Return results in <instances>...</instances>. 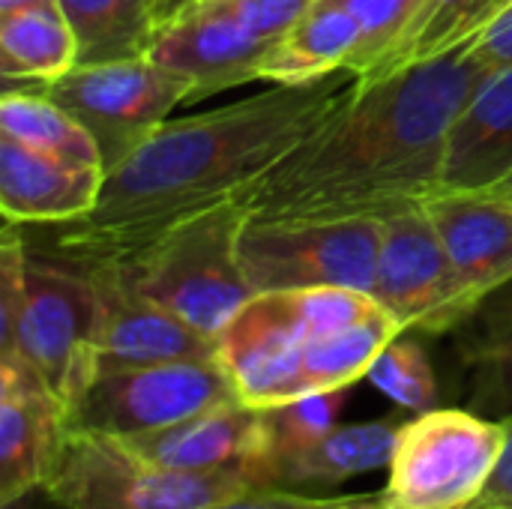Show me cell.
Segmentation results:
<instances>
[{"label":"cell","instance_id":"5b68a950","mask_svg":"<svg viewBox=\"0 0 512 509\" xmlns=\"http://www.w3.org/2000/svg\"><path fill=\"white\" fill-rule=\"evenodd\" d=\"M243 225L246 210L240 201H225L168 225L141 249L99 264H108L141 297L159 303L198 333L219 339L255 297L240 267Z\"/></svg>","mask_w":512,"mask_h":509},{"label":"cell","instance_id":"603a6c76","mask_svg":"<svg viewBox=\"0 0 512 509\" xmlns=\"http://www.w3.org/2000/svg\"><path fill=\"white\" fill-rule=\"evenodd\" d=\"M78 66V42L60 9L0 15V75L21 84H51Z\"/></svg>","mask_w":512,"mask_h":509},{"label":"cell","instance_id":"277c9868","mask_svg":"<svg viewBox=\"0 0 512 509\" xmlns=\"http://www.w3.org/2000/svg\"><path fill=\"white\" fill-rule=\"evenodd\" d=\"M99 300L84 267L27 246L6 222L0 240V354H18L66 408L96 375L93 336Z\"/></svg>","mask_w":512,"mask_h":509},{"label":"cell","instance_id":"8fae6325","mask_svg":"<svg viewBox=\"0 0 512 509\" xmlns=\"http://www.w3.org/2000/svg\"><path fill=\"white\" fill-rule=\"evenodd\" d=\"M372 297L402 324L432 336L450 333L477 303L459 279L423 204L381 219Z\"/></svg>","mask_w":512,"mask_h":509},{"label":"cell","instance_id":"52a82bcc","mask_svg":"<svg viewBox=\"0 0 512 509\" xmlns=\"http://www.w3.org/2000/svg\"><path fill=\"white\" fill-rule=\"evenodd\" d=\"M507 447V423L468 408H432L399 426L384 509H468Z\"/></svg>","mask_w":512,"mask_h":509},{"label":"cell","instance_id":"3957f363","mask_svg":"<svg viewBox=\"0 0 512 509\" xmlns=\"http://www.w3.org/2000/svg\"><path fill=\"white\" fill-rule=\"evenodd\" d=\"M399 333L402 324L366 291L294 288L255 294L216 342L240 399L270 408L348 390Z\"/></svg>","mask_w":512,"mask_h":509},{"label":"cell","instance_id":"7402d4cb","mask_svg":"<svg viewBox=\"0 0 512 509\" xmlns=\"http://www.w3.org/2000/svg\"><path fill=\"white\" fill-rule=\"evenodd\" d=\"M510 6L512 0H426L411 21L402 45L369 81L387 78L414 63H429L453 51L474 48Z\"/></svg>","mask_w":512,"mask_h":509},{"label":"cell","instance_id":"4316f807","mask_svg":"<svg viewBox=\"0 0 512 509\" xmlns=\"http://www.w3.org/2000/svg\"><path fill=\"white\" fill-rule=\"evenodd\" d=\"M366 381H372L390 402L411 414L438 408V378L420 342L408 339V330L390 339L372 360Z\"/></svg>","mask_w":512,"mask_h":509},{"label":"cell","instance_id":"484cf974","mask_svg":"<svg viewBox=\"0 0 512 509\" xmlns=\"http://www.w3.org/2000/svg\"><path fill=\"white\" fill-rule=\"evenodd\" d=\"M345 393L348 390H330V393H315L294 402L261 408V435H264V453L258 465L261 486H270V471L282 459L312 447L315 441H321L327 432L339 426Z\"/></svg>","mask_w":512,"mask_h":509},{"label":"cell","instance_id":"f1b7e54d","mask_svg":"<svg viewBox=\"0 0 512 509\" xmlns=\"http://www.w3.org/2000/svg\"><path fill=\"white\" fill-rule=\"evenodd\" d=\"M207 3H216L234 12L255 36L282 39L312 9L315 0H207Z\"/></svg>","mask_w":512,"mask_h":509},{"label":"cell","instance_id":"83f0119b","mask_svg":"<svg viewBox=\"0 0 512 509\" xmlns=\"http://www.w3.org/2000/svg\"><path fill=\"white\" fill-rule=\"evenodd\" d=\"M336 3H342L363 27V39L351 63V72H357L360 81H369L402 45L411 21L417 18L426 0H336Z\"/></svg>","mask_w":512,"mask_h":509},{"label":"cell","instance_id":"30bf717a","mask_svg":"<svg viewBox=\"0 0 512 509\" xmlns=\"http://www.w3.org/2000/svg\"><path fill=\"white\" fill-rule=\"evenodd\" d=\"M237 399L240 393L219 360L108 369L96 372L72 405L69 429L132 438Z\"/></svg>","mask_w":512,"mask_h":509},{"label":"cell","instance_id":"cb8c5ba5","mask_svg":"<svg viewBox=\"0 0 512 509\" xmlns=\"http://www.w3.org/2000/svg\"><path fill=\"white\" fill-rule=\"evenodd\" d=\"M78 42V66L147 57L156 18L153 0H57Z\"/></svg>","mask_w":512,"mask_h":509},{"label":"cell","instance_id":"4dcf8cb0","mask_svg":"<svg viewBox=\"0 0 512 509\" xmlns=\"http://www.w3.org/2000/svg\"><path fill=\"white\" fill-rule=\"evenodd\" d=\"M474 54L492 69H512V6L486 30V36L474 45Z\"/></svg>","mask_w":512,"mask_h":509},{"label":"cell","instance_id":"7c38bea8","mask_svg":"<svg viewBox=\"0 0 512 509\" xmlns=\"http://www.w3.org/2000/svg\"><path fill=\"white\" fill-rule=\"evenodd\" d=\"M93 279L99 318L93 336L96 372L126 366H156L180 360H219V342L198 333L159 303L141 297L108 264L72 261Z\"/></svg>","mask_w":512,"mask_h":509},{"label":"cell","instance_id":"d590c367","mask_svg":"<svg viewBox=\"0 0 512 509\" xmlns=\"http://www.w3.org/2000/svg\"><path fill=\"white\" fill-rule=\"evenodd\" d=\"M501 192H507V195H510V198H512V186H507V189H501Z\"/></svg>","mask_w":512,"mask_h":509},{"label":"cell","instance_id":"d6a6232c","mask_svg":"<svg viewBox=\"0 0 512 509\" xmlns=\"http://www.w3.org/2000/svg\"><path fill=\"white\" fill-rule=\"evenodd\" d=\"M201 0H153V18H156V30H162L165 24L183 18L192 6H198Z\"/></svg>","mask_w":512,"mask_h":509},{"label":"cell","instance_id":"ac0fdd59","mask_svg":"<svg viewBox=\"0 0 512 509\" xmlns=\"http://www.w3.org/2000/svg\"><path fill=\"white\" fill-rule=\"evenodd\" d=\"M474 300L512 279V198L507 192H435L423 201Z\"/></svg>","mask_w":512,"mask_h":509},{"label":"cell","instance_id":"ffe728a7","mask_svg":"<svg viewBox=\"0 0 512 509\" xmlns=\"http://www.w3.org/2000/svg\"><path fill=\"white\" fill-rule=\"evenodd\" d=\"M399 426L393 420H372L357 426H336L312 447L282 459L270 471V486L279 489H327L345 480L363 477L378 468H390Z\"/></svg>","mask_w":512,"mask_h":509},{"label":"cell","instance_id":"4fadbf2b","mask_svg":"<svg viewBox=\"0 0 512 509\" xmlns=\"http://www.w3.org/2000/svg\"><path fill=\"white\" fill-rule=\"evenodd\" d=\"M66 432V408L33 366L0 354V504L45 489Z\"/></svg>","mask_w":512,"mask_h":509},{"label":"cell","instance_id":"6da1fadb","mask_svg":"<svg viewBox=\"0 0 512 509\" xmlns=\"http://www.w3.org/2000/svg\"><path fill=\"white\" fill-rule=\"evenodd\" d=\"M357 87L360 75L339 69L309 84H273L258 96L168 120L105 174L87 216L48 225L51 237L24 231V240L30 249L66 261L129 255L168 225L237 201Z\"/></svg>","mask_w":512,"mask_h":509},{"label":"cell","instance_id":"e0dca14e","mask_svg":"<svg viewBox=\"0 0 512 509\" xmlns=\"http://www.w3.org/2000/svg\"><path fill=\"white\" fill-rule=\"evenodd\" d=\"M105 171L72 165L0 135V210L15 225H66L87 216L102 192Z\"/></svg>","mask_w":512,"mask_h":509},{"label":"cell","instance_id":"d6986e66","mask_svg":"<svg viewBox=\"0 0 512 509\" xmlns=\"http://www.w3.org/2000/svg\"><path fill=\"white\" fill-rule=\"evenodd\" d=\"M447 336L465 408L498 423L512 420V279L483 294Z\"/></svg>","mask_w":512,"mask_h":509},{"label":"cell","instance_id":"8d00e7d4","mask_svg":"<svg viewBox=\"0 0 512 509\" xmlns=\"http://www.w3.org/2000/svg\"><path fill=\"white\" fill-rule=\"evenodd\" d=\"M201 3H207V0H201ZM192 9H195V6H192Z\"/></svg>","mask_w":512,"mask_h":509},{"label":"cell","instance_id":"74e56055","mask_svg":"<svg viewBox=\"0 0 512 509\" xmlns=\"http://www.w3.org/2000/svg\"><path fill=\"white\" fill-rule=\"evenodd\" d=\"M510 186H512V183H510Z\"/></svg>","mask_w":512,"mask_h":509},{"label":"cell","instance_id":"5bb4252c","mask_svg":"<svg viewBox=\"0 0 512 509\" xmlns=\"http://www.w3.org/2000/svg\"><path fill=\"white\" fill-rule=\"evenodd\" d=\"M276 42L279 39L255 36L225 6L201 3L156 30L147 57L186 75L195 84V99H204L210 93L261 81V69Z\"/></svg>","mask_w":512,"mask_h":509},{"label":"cell","instance_id":"ba28073f","mask_svg":"<svg viewBox=\"0 0 512 509\" xmlns=\"http://www.w3.org/2000/svg\"><path fill=\"white\" fill-rule=\"evenodd\" d=\"M33 87L90 132L105 174L165 126L177 105L195 99V84L186 75L150 57L75 66L63 78Z\"/></svg>","mask_w":512,"mask_h":509},{"label":"cell","instance_id":"e575fe53","mask_svg":"<svg viewBox=\"0 0 512 509\" xmlns=\"http://www.w3.org/2000/svg\"><path fill=\"white\" fill-rule=\"evenodd\" d=\"M348 509H384V504H381V495H372V498H366L363 504H357V507H348Z\"/></svg>","mask_w":512,"mask_h":509},{"label":"cell","instance_id":"9a60e30c","mask_svg":"<svg viewBox=\"0 0 512 509\" xmlns=\"http://www.w3.org/2000/svg\"><path fill=\"white\" fill-rule=\"evenodd\" d=\"M138 456L171 471H246L258 483V465L264 453L261 408L243 399L201 411L168 429L123 438ZM261 486V483H258Z\"/></svg>","mask_w":512,"mask_h":509},{"label":"cell","instance_id":"1f68e13d","mask_svg":"<svg viewBox=\"0 0 512 509\" xmlns=\"http://www.w3.org/2000/svg\"><path fill=\"white\" fill-rule=\"evenodd\" d=\"M468 509H512V420H507V447L486 486V492Z\"/></svg>","mask_w":512,"mask_h":509},{"label":"cell","instance_id":"7a4b0ae2","mask_svg":"<svg viewBox=\"0 0 512 509\" xmlns=\"http://www.w3.org/2000/svg\"><path fill=\"white\" fill-rule=\"evenodd\" d=\"M492 69L474 48L360 84L240 192L246 219H384L441 189L447 132Z\"/></svg>","mask_w":512,"mask_h":509},{"label":"cell","instance_id":"f546056e","mask_svg":"<svg viewBox=\"0 0 512 509\" xmlns=\"http://www.w3.org/2000/svg\"><path fill=\"white\" fill-rule=\"evenodd\" d=\"M372 495H303L294 489H279V486H255L249 492H240L222 504H213L207 509H348L363 504Z\"/></svg>","mask_w":512,"mask_h":509},{"label":"cell","instance_id":"d4e9b609","mask_svg":"<svg viewBox=\"0 0 512 509\" xmlns=\"http://www.w3.org/2000/svg\"><path fill=\"white\" fill-rule=\"evenodd\" d=\"M0 135L72 165L102 168V156L90 132L36 87L6 90L0 96Z\"/></svg>","mask_w":512,"mask_h":509},{"label":"cell","instance_id":"9c48e42d","mask_svg":"<svg viewBox=\"0 0 512 509\" xmlns=\"http://www.w3.org/2000/svg\"><path fill=\"white\" fill-rule=\"evenodd\" d=\"M381 219L255 222L240 234V267L255 294L294 288H354L372 294Z\"/></svg>","mask_w":512,"mask_h":509},{"label":"cell","instance_id":"44dd1931","mask_svg":"<svg viewBox=\"0 0 512 509\" xmlns=\"http://www.w3.org/2000/svg\"><path fill=\"white\" fill-rule=\"evenodd\" d=\"M363 39L360 21L336 0H315L312 9L276 42L261 81L309 84L339 69H351Z\"/></svg>","mask_w":512,"mask_h":509},{"label":"cell","instance_id":"8992f818","mask_svg":"<svg viewBox=\"0 0 512 509\" xmlns=\"http://www.w3.org/2000/svg\"><path fill=\"white\" fill-rule=\"evenodd\" d=\"M255 486L246 471H171L123 438L69 429L42 492L63 509H207Z\"/></svg>","mask_w":512,"mask_h":509},{"label":"cell","instance_id":"836d02e7","mask_svg":"<svg viewBox=\"0 0 512 509\" xmlns=\"http://www.w3.org/2000/svg\"><path fill=\"white\" fill-rule=\"evenodd\" d=\"M21 9H60L57 0H0V15L21 12Z\"/></svg>","mask_w":512,"mask_h":509},{"label":"cell","instance_id":"2e32d148","mask_svg":"<svg viewBox=\"0 0 512 509\" xmlns=\"http://www.w3.org/2000/svg\"><path fill=\"white\" fill-rule=\"evenodd\" d=\"M512 183V69L489 72L456 114L438 192H501Z\"/></svg>","mask_w":512,"mask_h":509}]
</instances>
